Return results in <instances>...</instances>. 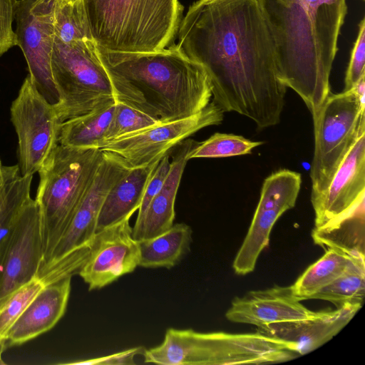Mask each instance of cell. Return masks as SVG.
Masks as SVG:
<instances>
[{
  "mask_svg": "<svg viewBox=\"0 0 365 365\" xmlns=\"http://www.w3.org/2000/svg\"><path fill=\"white\" fill-rule=\"evenodd\" d=\"M96 47L115 100L161 122L195 115L212 99V85L205 68L175 43L150 53H117Z\"/></svg>",
  "mask_w": 365,
  "mask_h": 365,
  "instance_id": "cell-3",
  "label": "cell"
},
{
  "mask_svg": "<svg viewBox=\"0 0 365 365\" xmlns=\"http://www.w3.org/2000/svg\"><path fill=\"white\" fill-rule=\"evenodd\" d=\"M364 205L341 220L321 228H314L315 244L337 248L354 255L364 254Z\"/></svg>",
  "mask_w": 365,
  "mask_h": 365,
  "instance_id": "cell-24",
  "label": "cell"
},
{
  "mask_svg": "<svg viewBox=\"0 0 365 365\" xmlns=\"http://www.w3.org/2000/svg\"><path fill=\"white\" fill-rule=\"evenodd\" d=\"M362 1H364V0H362Z\"/></svg>",
  "mask_w": 365,
  "mask_h": 365,
  "instance_id": "cell-38",
  "label": "cell"
},
{
  "mask_svg": "<svg viewBox=\"0 0 365 365\" xmlns=\"http://www.w3.org/2000/svg\"><path fill=\"white\" fill-rule=\"evenodd\" d=\"M60 1L66 2V3H74V2L78 1V0H60Z\"/></svg>",
  "mask_w": 365,
  "mask_h": 365,
  "instance_id": "cell-37",
  "label": "cell"
},
{
  "mask_svg": "<svg viewBox=\"0 0 365 365\" xmlns=\"http://www.w3.org/2000/svg\"><path fill=\"white\" fill-rule=\"evenodd\" d=\"M262 144V141H252L242 135L215 133L205 141L199 142L191 151L188 160L250 154L255 148Z\"/></svg>",
  "mask_w": 365,
  "mask_h": 365,
  "instance_id": "cell-28",
  "label": "cell"
},
{
  "mask_svg": "<svg viewBox=\"0 0 365 365\" xmlns=\"http://www.w3.org/2000/svg\"><path fill=\"white\" fill-rule=\"evenodd\" d=\"M33 176H22L12 172L9 178L8 193L5 205L0 212V272L9 234L24 206L31 197Z\"/></svg>",
  "mask_w": 365,
  "mask_h": 365,
  "instance_id": "cell-26",
  "label": "cell"
},
{
  "mask_svg": "<svg viewBox=\"0 0 365 365\" xmlns=\"http://www.w3.org/2000/svg\"><path fill=\"white\" fill-rule=\"evenodd\" d=\"M302 184L301 174L282 169L266 178L247 235L233 261L239 275L252 272L258 257L269 245L272 227L281 215L296 204Z\"/></svg>",
  "mask_w": 365,
  "mask_h": 365,
  "instance_id": "cell-11",
  "label": "cell"
},
{
  "mask_svg": "<svg viewBox=\"0 0 365 365\" xmlns=\"http://www.w3.org/2000/svg\"><path fill=\"white\" fill-rule=\"evenodd\" d=\"M130 169L118 156L103 152L101 162L90 187L50 257L39 268L37 276L70 253L92 241L96 232L98 217L106 195Z\"/></svg>",
  "mask_w": 365,
  "mask_h": 365,
  "instance_id": "cell-14",
  "label": "cell"
},
{
  "mask_svg": "<svg viewBox=\"0 0 365 365\" xmlns=\"http://www.w3.org/2000/svg\"><path fill=\"white\" fill-rule=\"evenodd\" d=\"M18 0H0V57L16 46L13 22Z\"/></svg>",
  "mask_w": 365,
  "mask_h": 365,
  "instance_id": "cell-33",
  "label": "cell"
},
{
  "mask_svg": "<svg viewBox=\"0 0 365 365\" xmlns=\"http://www.w3.org/2000/svg\"><path fill=\"white\" fill-rule=\"evenodd\" d=\"M41 260L40 212L31 197L7 240L0 272V307L16 289L37 277Z\"/></svg>",
  "mask_w": 365,
  "mask_h": 365,
  "instance_id": "cell-13",
  "label": "cell"
},
{
  "mask_svg": "<svg viewBox=\"0 0 365 365\" xmlns=\"http://www.w3.org/2000/svg\"><path fill=\"white\" fill-rule=\"evenodd\" d=\"M365 128L362 129L334 173L330 184L312 205L314 228L331 225L364 205Z\"/></svg>",
  "mask_w": 365,
  "mask_h": 365,
  "instance_id": "cell-15",
  "label": "cell"
},
{
  "mask_svg": "<svg viewBox=\"0 0 365 365\" xmlns=\"http://www.w3.org/2000/svg\"><path fill=\"white\" fill-rule=\"evenodd\" d=\"M351 89L356 95L361 106H365V74L361 76Z\"/></svg>",
  "mask_w": 365,
  "mask_h": 365,
  "instance_id": "cell-36",
  "label": "cell"
},
{
  "mask_svg": "<svg viewBox=\"0 0 365 365\" xmlns=\"http://www.w3.org/2000/svg\"><path fill=\"white\" fill-rule=\"evenodd\" d=\"M96 48L93 40L63 43L54 39L51 68L59 98L54 107L61 123L115 99Z\"/></svg>",
  "mask_w": 365,
  "mask_h": 365,
  "instance_id": "cell-6",
  "label": "cell"
},
{
  "mask_svg": "<svg viewBox=\"0 0 365 365\" xmlns=\"http://www.w3.org/2000/svg\"><path fill=\"white\" fill-rule=\"evenodd\" d=\"M365 19L359 24L357 37L351 50L349 63L344 79V90L353 88L362 75L365 74Z\"/></svg>",
  "mask_w": 365,
  "mask_h": 365,
  "instance_id": "cell-31",
  "label": "cell"
},
{
  "mask_svg": "<svg viewBox=\"0 0 365 365\" xmlns=\"http://www.w3.org/2000/svg\"><path fill=\"white\" fill-rule=\"evenodd\" d=\"M192 228L185 223H176L155 237L138 241L139 266L145 268L175 266L190 250Z\"/></svg>",
  "mask_w": 365,
  "mask_h": 365,
  "instance_id": "cell-22",
  "label": "cell"
},
{
  "mask_svg": "<svg viewBox=\"0 0 365 365\" xmlns=\"http://www.w3.org/2000/svg\"><path fill=\"white\" fill-rule=\"evenodd\" d=\"M361 304H345L335 310L320 311L312 317L258 327L257 331L279 339L299 356L322 346L355 316Z\"/></svg>",
  "mask_w": 365,
  "mask_h": 365,
  "instance_id": "cell-17",
  "label": "cell"
},
{
  "mask_svg": "<svg viewBox=\"0 0 365 365\" xmlns=\"http://www.w3.org/2000/svg\"><path fill=\"white\" fill-rule=\"evenodd\" d=\"M365 297V257L354 259L332 282L312 294L309 299L331 302L336 308L345 304H363Z\"/></svg>",
  "mask_w": 365,
  "mask_h": 365,
  "instance_id": "cell-25",
  "label": "cell"
},
{
  "mask_svg": "<svg viewBox=\"0 0 365 365\" xmlns=\"http://www.w3.org/2000/svg\"><path fill=\"white\" fill-rule=\"evenodd\" d=\"M359 257L365 256L351 255L337 248H327L324 255L292 284L296 296L301 301L309 299L312 294L341 276Z\"/></svg>",
  "mask_w": 365,
  "mask_h": 365,
  "instance_id": "cell-23",
  "label": "cell"
},
{
  "mask_svg": "<svg viewBox=\"0 0 365 365\" xmlns=\"http://www.w3.org/2000/svg\"><path fill=\"white\" fill-rule=\"evenodd\" d=\"M301 303L292 285L254 290L233 299L225 313L227 320L258 327L316 316Z\"/></svg>",
  "mask_w": 365,
  "mask_h": 365,
  "instance_id": "cell-16",
  "label": "cell"
},
{
  "mask_svg": "<svg viewBox=\"0 0 365 365\" xmlns=\"http://www.w3.org/2000/svg\"><path fill=\"white\" fill-rule=\"evenodd\" d=\"M11 120L18 136L20 173L33 176L59 144L61 121L52 104L28 75L11 106Z\"/></svg>",
  "mask_w": 365,
  "mask_h": 365,
  "instance_id": "cell-8",
  "label": "cell"
},
{
  "mask_svg": "<svg viewBox=\"0 0 365 365\" xmlns=\"http://www.w3.org/2000/svg\"><path fill=\"white\" fill-rule=\"evenodd\" d=\"M160 122L161 121L159 119L139 108L115 100L114 113L106 133L104 142Z\"/></svg>",
  "mask_w": 365,
  "mask_h": 365,
  "instance_id": "cell-30",
  "label": "cell"
},
{
  "mask_svg": "<svg viewBox=\"0 0 365 365\" xmlns=\"http://www.w3.org/2000/svg\"><path fill=\"white\" fill-rule=\"evenodd\" d=\"M224 111L214 102L190 117L160 122L105 141L100 150L121 158L129 168L147 166L159 160L171 148L195 132L223 120Z\"/></svg>",
  "mask_w": 365,
  "mask_h": 365,
  "instance_id": "cell-9",
  "label": "cell"
},
{
  "mask_svg": "<svg viewBox=\"0 0 365 365\" xmlns=\"http://www.w3.org/2000/svg\"><path fill=\"white\" fill-rule=\"evenodd\" d=\"M199 142L185 139L175 145L170 170L161 189L148 205L145 212L133 227L136 240L148 239L160 235L170 228L175 217V202L188 157Z\"/></svg>",
  "mask_w": 365,
  "mask_h": 365,
  "instance_id": "cell-19",
  "label": "cell"
},
{
  "mask_svg": "<svg viewBox=\"0 0 365 365\" xmlns=\"http://www.w3.org/2000/svg\"><path fill=\"white\" fill-rule=\"evenodd\" d=\"M96 45L117 53L169 47L182 19L179 0H81Z\"/></svg>",
  "mask_w": 365,
  "mask_h": 365,
  "instance_id": "cell-4",
  "label": "cell"
},
{
  "mask_svg": "<svg viewBox=\"0 0 365 365\" xmlns=\"http://www.w3.org/2000/svg\"><path fill=\"white\" fill-rule=\"evenodd\" d=\"M144 350L141 346L133 347L107 356L66 364L73 365H133L135 364V356L143 354Z\"/></svg>",
  "mask_w": 365,
  "mask_h": 365,
  "instance_id": "cell-34",
  "label": "cell"
},
{
  "mask_svg": "<svg viewBox=\"0 0 365 365\" xmlns=\"http://www.w3.org/2000/svg\"><path fill=\"white\" fill-rule=\"evenodd\" d=\"M71 277L45 285L9 330L6 348L21 345L49 331L66 310Z\"/></svg>",
  "mask_w": 365,
  "mask_h": 365,
  "instance_id": "cell-18",
  "label": "cell"
},
{
  "mask_svg": "<svg viewBox=\"0 0 365 365\" xmlns=\"http://www.w3.org/2000/svg\"><path fill=\"white\" fill-rule=\"evenodd\" d=\"M9 166H4L0 160V212L4 207L8 193Z\"/></svg>",
  "mask_w": 365,
  "mask_h": 365,
  "instance_id": "cell-35",
  "label": "cell"
},
{
  "mask_svg": "<svg viewBox=\"0 0 365 365\" xmlns=\"http://www.w3.org/2000/svg\"><path fill=\"white\" fill-rule=\"evenodd\" d=\"M55 1L18 0L14 20L16 46L24 55L29 75L38 91L53 106L59 101L51 68Z\"/></svg>",
  "mask_w": 365,
  "mask_h": 365,
  "instance_id": "cell-10",
  "label": "cell"
},
{
  "mask_svg": "<svg viewBox=\"0 0 365 365\" xmlns=\"http://www.w3.org/2000/svg\"><path fill=\"white\" fill-rule=\"evenodd\" d=\"M102 158L99 148H74L58 144L38 170L35 200L41 218L40 267L47 262L68 227Z\"/></svg>",
  "mask_w": 365,
  "mask_h": 365,
  "instance_id": "cell-5",
  "label": "cell"
},
{
  "mask_svg": "<svg viewBox=\"0 0 365 365\" xmlns=\"http://www.w3.org/2000/svg\"><path fill=\"white\" fill-rule=\"evenodd\" d=\"M170 151L165 154L152 173L145 187L135 223L140 221L154 196L161 189L170 170Z\"/></svg>",
  "mask_w": 365,
  "mask_h": 365,
  "instance_id": "cell-32",
  "label": "cell"
},
{
  "mask_svg": "<svg viewBox=\"0 0 365 365\" xmlns=\"http://www.w3.org/2000/svg\"><path fill=\"white\" fill-rule=\"evenodd\" d=\"M44 286L36 277L16 289L0 307V361L6 349V336L9 330Z\"/></svg>",
  "mask_w": 365,
  "mask_h": 365,
  "instance_id": "cell-29",
  "label": "cell"
},
{
  "mask_svg": "<svg viewBox=\"0 0 365 365\" xmlns=\"http://www.w3.org/2000/svg\"><path fill=\"white\" fill-rule=\"evenodd\" d=\"M160 160L147 166L130 168L113 185L101 208L96 232L131 217L139 209L145 185Z\"/></svg>",
  "mask_w": 365,
  "mask_h": 365,
  "instance_id": "cell-20",
  "label": "cell"
},
{
  "mask_svg": "<svg viewBox=\"0 0 365 365\" xmlns=\"http://www.w3.org/2000/svg\"><path fill=\"white\" fill-rule=\"evenodd\" d=\"M130 219L96 232L88 256L78 273L90 291L113 283L139 266V248Z\"/></svg>",
  "mask_w": 365,
  "mask_h": 365,
  "instance_id": "cell-12",
  "label": "cell"
},
{
  "mask_svg": "<svg viewBox=\"0 0 365 365\" xmlns=\"http://www.w3.org/2000/svg\"><path fill=\"white\" fill-rule=\"evenodd\" d=\"M115 106V99H110L89 112L63 121L58 143L74 148H100L105 140Z\"/></svg>",
  "mask_w": 365,
  "mask_h": 365,
  "instance_id": "cell-21",
  "label": "cell"
},
{
  "mask_svg": "<svg viewBox=\"0 0 365 365\" xmlns=\"http://www.w3.org/2000/svg\"><path fill=\"white\" fill-rule=\"evenodd\" d=\"M53 25L55 38L61 42L93 40L86 21L81 0L74 3L56 0Z\"/></svg>",
  "mask_w": 365,
  "mask_h": 365,
  "instance_id": "cell-27",
  "label": "cell"
},
{
  "mask_svg": "<svg viewBox=\"0 0 365 365\" xmlns=\"http://www.w3.org/2000/svg\"><path fill=\"white\" fill-rule=\"evenodd\" d=\"M312 118L314 150L310 178L313 205L327 190L359 133L365 128V106L353 89L340 93L330 91Z\"/></svg>",
  "mask_w": 365,
  "mask_h": 365,
  "instance_id": "cell-7",
  "label": "cell"
},
{
  "mask_svg": "<svg viewBox=\"0 0 365 365\" xmlns=\"http://www.w3.org/2000/svg\"><path fill=\"white\" fill-rule=\"evenodd\" d=\"M178 48L200 64L224 112L259 129L278 124L287 87L277 74L276 42L262 0H198L178 31Z\"/></svg>",
  "mask_w": 365,
  "mask_h": 365,
  "instance_id": "cell-1",
  "label": "cell"
},
{
  "mask_svg": "<svg viewBox=\"0 0 365 365\" xmlns=\"http://www.w3.org/2000/svg\"><path fill=\"white\" fill-rule=\"evenodd\" d=\"M276 42L280 81L314 116L331 91L346 0H262Z\"/></svg>",
  "mask_w": 365,
  "mask_h": 365,
  "instance_id": "cell-2",
  "label": "cell"
}]
</instances>
